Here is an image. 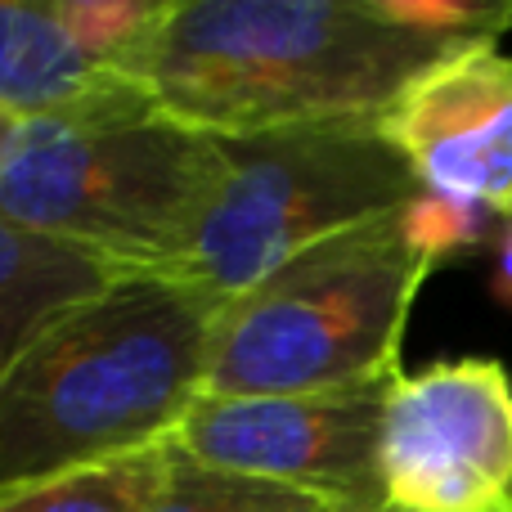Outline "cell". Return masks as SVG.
<instances>
[{"label":"cell","instance_id":"9c48e42d","mask_svg":"<svg viewBox=\"0 0 512 512\" xmlns=\"http://www.w3.org/2000/svg\"><path fill=\"white\" fill-rule=\"evenodd\" d=\"M122 99H140V90L72 36L59 0H0V113L14 122H36Z\"/></svg>","mask_w":512,"mask_h":512},{"label":"cell","instance_id":"5bb4252c","mask_svg":"<svg viewBox=\"0 0 512 512\" xmlns=\"http://www.w3.org/2000/svg\"><path fill=\"white\" fill-rule=\"evenodd\" d=\"M490 292H495L499 306H508V310H512V221L499 225L495 265H490Z\"/></svg>","mask_w":512,"mask_h":512},{"label":"cell","instance_id":"7a4b0ae2","mask_svg":"<svg viewBox=\"0 0 512 512\" xmlns=\"http://www.w3.org/2000/svg\"><path fill=\"white\" fill-rule=\"evenodd\" d=\"M216 301L122 274L0 373V495L162 450L207 391Z\"/></svg>","mask_w":512,"mask_h":512},{"label":"cell","instance_id":"8fae6325","mask_svg":"<svg viewBox=\"0 0 512 512\" xmlns=\"http://www.w3.org/2000/svg\"><path fill=\"white\" fill-rule=\"evenodd\" d=\"M144 512H351V508L306 495V490L274 486V481H252V477H234V472L203 468V463L185 459L180 450L167 445L158 486H153Z\"/></svg>","mask_w":512,"mask_h":512},{"label":"cell","instance_id":"277c9868","mask_svg":"<svg viewBox=\"0 0 512 512\" xmlns=\"http://www.w3.org/2000/svg\"><path fill=\"white\" fill-rule=\"evenodd\" d=\"M212 135L185 131L149 99L14 122L0 153V216L108 261L167 274L203 207Z\"/></svg>","mask_w":512,"mask_h":512},{"label":"cell","instance_id":"4fadbf2b","mask_svg":"<svg viewBox=\"0 0 512 512\" xmlns=\"http://www.w3.org/2000/svg\"><path fill=\"white\" fill-rule=\"evenodd\" d=\"M400 221H405L409 243H414L432 265L454 261V256H468V252L486 248V243L495 248L499 225H504L490 212H481V207L459 203V198H445V194H427V189L418 198H409Z\"/></svg>","mask_w":512,"mask_h":512},{"label":"cell","instance_id":"3957f363","mask_svg":"<svg viewBox=\"0 0 512 512\" xmlns=\"http://www.w3.org/2000/svg\"><path fill=\"white\" fill-rule=\"evenodd\" d=\"M400 212L315 243L221 301L207 342V391L315 396L396 382L409 315L436 270L409 243Z\"/></svg>","mask_w":512,"mask_h":512},{"label":"cell","instance_id":"52a82bcc","mask_svg":"<svg viewBox=\"0 0 512 512\" xmlns=\"http://www.w3.org/2000/svg\"><path fill=\"white\" fill-rule=\"evenodd\" d=\"M391 382L315 396H203L171 432V450L234 477L274 481L333 499L351 512H382V409Z\"/></svg>","mask_w":512,"mask_h":512},{"label":"cell","instance_id":"5b68a950","mask_svg":"<svg viewBox=\"0 0 512 512\" xmlns=\"http://www.w3.org/2000/svg\"><path fill=\"white\" fill-rule=\"evenodd\" d=\"M418 194L378 117L212 135L203 207L167 274L221 306L292 256L400 212Z\"/></svg>","mask_w":512,"mask_h":512},{"label":"cell","instance_id":"ba28073f","mask_svg":"<svg viewBox=\"0 0 512 512\" xmlns=\"http://www.w3.org/2000/svg\"><path fill=\"white\" fill-rule=\"evenodd\" d=\"M378 126L418 189L512 221V54L481 45L436 63Z\"/></svg>","mask_w":512,"mask_h":512},{"label":"cell","instance_id":"9a60e30c","mask_svg":"<svg viewBox=\"0 0 512 512\" xmlns=\"http://www.w3.org/2000/svg\"><path fill=\"white\" fill-rule=\"evenodd\" d=\"M9 135H14V117H5V113H0V153H5Z\"/></svg>","mask_w":512,"mask_h":512},{"label":"cell","instance_id":"2e32d148","mask_svg":"<svg viewBox=\"0 0 512 512\" xmlns=\"http://www.w3.org/2000/svg\"><path fill=\"white\" fill-rule=\"evenodd\" d=\"M382 512H387V508H382Z\"/></svg>","mask_w":512,"mask_h":512},{"label":"cell","instance_id":"6da1fadb","mask_svg":"<svg viewBox=\"0 0 512 512\" xmlns=\"http://www.w3.org/2000/svg\"><path fill=\"white\" fill-rule=\"evenodd\" d=\"M490 0H162L126 81L198 135L382 117L423 72L499 45Z\"/></svg>","mask_w":512,"mask_h":512},{"label":"cell","instance_id":"8992f818","mask_svg":"<svg viewBox=\"0 0 512 512\" xmlns=\"http://www.w3.org/2000/svg\"><path fill=\"white\" fill-rule=\"evenodd\" d=\"M387 512H512V378L490 355L400 373L382 409Z\"/></svg>","mask_w":512,"mask_h":512},{"label":"cell","instance_id":"30bf717a","mask_svg":"<svg viewBox=\"0 0 512 512\" xmlns=\"http://www.w3.org/2000/svg\"><path fill=\"white\" fill-rule=\"evenodd\" d=\"M113 279H122V270L108 261L0 216V373L63 310L104 292Z\"/></svg>","mask_w":512,"mask_h":512},{"label":"cell","instance_id":"7c38bea8","mask_svg":"<svg viewBox=\"0 0 512 512\" xmlns=\"http://www.w3.org/2000/svg\"><path fill=\"white\" fill-rule=\"evenodd\" d=\"M162 450L99 463V468L86 472H68V477L41 481V486L5 490L0 512H144L153 486H158Z\"/></svg>","mask_w":512,"mask_h":512}]
</instances>
